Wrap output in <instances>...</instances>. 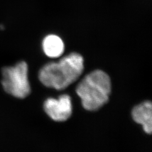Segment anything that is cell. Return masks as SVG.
<instances>
[{"label":"cell","mask_w":152,"mask_h":152,"mask_svg":"<svg viewBox=\"0 0 152 152\" xmlns=\"http://www.w3.org/2000/svg\"><path fill=\"white\" fill-rule=\"evenodd\" d=\"M83 69V57L73 53L58 62H51L44 65L39 72V80L46 87L61 90L76 81Z\"/></svg>","instance_id":"6da1fadb"},{"label":"cell","mask_w":152,"mask_h":152,"mask_svg":"<svg viewBox=\"0 0 152 152\" xmlns=\"http://www.w3.org/2000/svg\"><path fill=\"white\" fill-rule=\"evenodd\" d=\"M110 91V77L102 70H95L88 74L76 88L83 107L90 111L96 110L107 103Z\"/></svg>","instance_id":"7a4b0ae2"},{"label":"cell","mask_w":152,"mask_h":152,"mask_svg":"<svg viewBox=\"0 0 152 152\" xmlns=\"http://www.w3.org/2000/svg\"><path fill=\"white\" fill-rule=\"evenodd\" d=\"M27 64L20 61L2 70V85L5 92L15 98H26L31 92Z\"/></svg>","instance_id":"3957f363"},{"label":"cell","mask_w":152,"mask_h":152,"mask_svg":"<svg viewBox=\"0 0 152 152\" xmlns=\"http://www.w3.org/2000/svg\"><path fill=\"white\" fill-rule=\"evenodd\" d=\"M45 112L52 120L56 122H63L71 117L72 104L71 97L62 95L58 99L49 98L44 103Z\"/></svg>","instance_id":"277c9868"},{"label":"cell","mask_w":152,"mask_h":152,"mask_svg":"<svg viewBox=\"0 0 152 152\" xmlns=\"http://www.w3.org/2000/svg\"><path fill=\"white\" fill-rule=\"evenodd\" d=\"M132 117L136 123L142 125L146 133H152V105L150 101H146L135 107L132 111Z\"/></svg>","instance_id":"5b68a950"},{"label":"cell","mask_w":152,"mask_h":152,"mask_svg":"<svg viewBox=\"0 0 152 152\" xmlns=\"http://www.w3.org/2000/svg\"><path fill=\"white\" fill-rule=\"evenodd\" d=\"M42 48L45 54L48 57L56 58L63 54L64 44L59 36L50 34L44 38L42 42Z\"/></svg>","instance_id":"8992f818"}]
</instances>
